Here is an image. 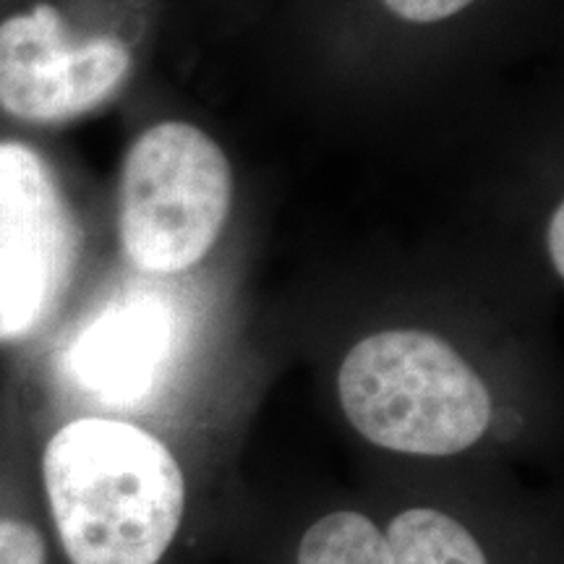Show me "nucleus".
Listing matches in <instances>:
<instances>
[{"label": "nucleus", "instance_id": "obj_5", "mask_svg": "<svg viewBox=\"0 0 564 564\" xmlns=\"http://www.w3.org/2000/svg\"><path fill=\"white\" fill-rule=\"evenodd\" d=\"M79 228L53 167L0 139V343L37 333L74 274Z\"/></svg>", "mask_w": 564, "mask_h": 564}, {"label": "nucleus", "instance_id": "obj_6", "mask_svg": "<svg viewBox=\"0 0 564 564\" xmlns=\"http://www.w3.org/2000/svg\"><path fill=\"white\" fill-rule=\"evenodd\" d=\"M173 343L175 319L162 301L112 303L70 343L68 373L105 405H137L158 384Z\"/></svg>", "mask_w": 564, "mask_h": 564}, {"label": "nucleus", "instance_id": "obj_8", "mask_svg": "<svg viewBox=\"0 0 564 564\" xmlns=\"http://www.w3.org/2000/svg\"><path fill=\"white\" fill-rule=\"evenodd\" d=\"M295 564H394L384 533L361 512H329L303 533Z\"/></svg>", "mask_w": 564, "mask_h": 564}, {"label": "nucleus", "instance_id": "obj_1", "mask_svg": "<svg viewBox=\"0 0 564 564\" xmlns=\"http://www.w3.org/2000/svg\"><path fill=\"white\" fill-rule=\"evenodd\" d=\"M42 484L70 564H160L186 510L165 442L105 415L63 423L47 440Z\"/></svg>", "mask_w": 564, "mask_h": 564}, {"label": "nucleus", "instance_id": "obj_10", "mask_svg": "<svg viewBox=\"0 0 564 564\" xmlns=\"http://www.w3.org/2000/svg\"><path fill=\"white\" fill-rule=\"evenodd\" d=\"M562 230H564V207L554 209L552 223H549V257H552V264L556 274H564V257H562Z\"/></svg>", "mask_w": 564, "mask_h": 564}, {"label": "nucleus", "instance_id": "obj_7", "mask_svg": "<svg viewBox=\"0 0 564 564\" xmlns=\"http://www.w3.org/2000/svg\"><path fill=\"white\" fill-rule=\"evenodd\" d=\"M394 564H489L476 535L453 514L411 507L384 533Z\"/></svg>", "mask_w": 564, "mask_h": 564}, {"label": "nucleus", "instance_id": "obj_3", "mask_svg": "<svg viewBox=\"0 0 564 564\" xmlns=\"http://www.w3.org/2000/svg\"><path fill=\"white\" fill-rule=\"evenodd\" d=\"M118 0H17L0 11V110L32 126L102 108L133 70Z\"/></svg>", "mask_w": 564, "mask_h": 564}, {"label": "nucleus", "instance_id": "obj_9", "mask_svg": "<svg viewBox=\"0 0 564 564\" xmlns=\"http://www.w3.org/2000/svg\"><path fill=\"white\" fill-rule=\"evenodd\" d=\"M0 564H47V544L32 523L0 518Z\"/></svg>", "mask_w": 564, "mask_h": 564}, {"label": "nucleus", "instance_id": "obj_4", "mask_svg": "<svg viewBox=\"0 0 564 564\" xmlns=\"http://www.w3.org/2000/svg\"><path fill=\"white\" fill-rule=\"evenodd\" d=\"M230 204L232 167L209 133L162 121L131 141L118 181V236L137 270H192L220 238Z\"/></svg>", "mask_w": 564, "mask_h": 564}, {"label": "nucleus", "instance_id": "obj_2", "mask_svg": "<svg viewBox=\"0 0 564 564\" xmlns=\"http://www.w3.org/2000/svg\"><path fill=\"white\" fill-rule=\"evenodd\" d=\"M337 394L364 440L415 457L465 453L494 415L491 392L474 366L423 329H384L352 345Z\"/></svg>", "mask_w": 564, "mask_h": 564}]
</instances>
